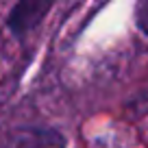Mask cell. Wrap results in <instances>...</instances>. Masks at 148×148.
Here are the masks:
<instances>
[{"mask_svg":"<svg viewBox=\"0 0 148 148\" xmlns=\"http://www.w3.org/2000/svg\"><path fill=\"white\" fill-rule=\"evenodd\" d=\"M135 26L144 37H148V0H139L135 7Z\"/></svg>","mask_w":148,"mask_h":148,"instance_id":"cell-3","label":"cell"},{"mask_svg":"<svg viewBox=\"0 0 148 148\" xmlns=\"http://www.w3.org/2000/svg\"><path fill=\"white\" fill-rule=\"evenodd\" d=\"M9 148H68L63 133L52 126H22L13 133Z\"/></svg>","mask_w":148,"mask_h":148,"instance_id":"cell-2","label":"cell"},{"mask_svg":"<svg viewBox=\"0 0 148 148\" xmlns=\"http://www.w3.org/2000/svg\"><path fill=\"white\" fill-rule=\"evenodd\" d=\"M57 0H15L9 9L5 26L18 42H26L28 35L50 13Z\"/></svg>","mask_w":148,"mask_h":148,"instance_id":"cell-1","label":"cell"}]
</instances>
